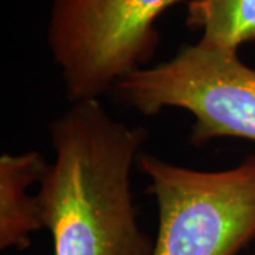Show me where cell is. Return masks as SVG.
<instances>
[{"label": "cell", "instance_id": "cell-1", "mask_svg": "<svg viewBox=\"0 0 255 255\" xmlns=\"http://www.w3.org/2000/svg\"><path fill=\"white\" fill-rule=\"evenodd\" d=\"M54 160L37 200L54 255H153L137 223L132 169L146 129L114 118L100 100L74 102L48 125Z\"/></svg>", "mask_w": 255, "mask_h": 255}, {"label": "cell", "instance_id": "cell-7", "mask_svg": "<svg viewBox=\"0 0 255 255\" xmlns=\"http://www.w3.org/2000/svg\"><path fill=\"white\" fill-rule=\"evenodd\" d=\"M251 255H255V251H254V253H253V254H251Z\"/></svg>", "mask_w": 255, "mask_h": 255}, {"label": "cell", "instance_id": "cell-5", "mask_svg": "<svg viewBox=\"0 0 255 255\" xmlns=\"http://www.w3.org/2000/svg\"><path fill=\"white\" fill-rule=\"evenodd\" d=\"M48 163L37 150L0 156V250L24 251L31 236L44 228L37 196L28 189L40 183Z\"/></svg>", "mask_w": 255, "mask_h": 255}, {"label": "cell", "instance_id": "cell-2", "mask_svg": "<svg viewBox=\"0 0 255 255\" xmlns=\"http://www.w3.org/2000/svg\"><path fill=\"white\" fill-rule=\"evenodd\" d=\"M136 166L159 209L153 255H238L255 241V152L223 170L149 153Z\"/></svg>", "mask_w": 255, "mask_h": 255}, {"label": "cell", "instance_id": "cell-3", "mask_svg": "<svg viewBox=\"0 0 255 255\" xmlns=\"http://www.w3.org/2000/svg\"><path fill=\"white\" fill-rule=\"evenodd\" d=\"M182 0H53L47 46L70 104L100 100L146 67L159 46L156 23Z\"/></svg>", "mask_w": 255, "mask_h": 255}, {"label": "cell", "instance_id": "cell-6", "mask_svg": "<svg viewBox=\"0 0 255 255\" xmlns=\"http://www.w3.org/2000/svg\"><path fill=\"white\" fill-rule=\"evenodd\" d=\"M186 26L206 44L238 50L255 40V0H190Z\"/></svg>", "mask_w": 255, "mask_h": 255}, {"label": "cell", "instance_id": "cell-4", "mask_svg": "<svg viewBox=\"0 0 255 255\" xmlns=\"http://www.w3.org/2000/svg\"><path fill=\"white\" fill-rule=\"evenodd\" d=\"M114 91L145 117L166 108L190 112L194 147L224 137L255 142V68L241 61L238 50L199 40L167 61L127 75Z\"/></svg>", "mask_w": 255, "mask_h": 255}]
</instances>
